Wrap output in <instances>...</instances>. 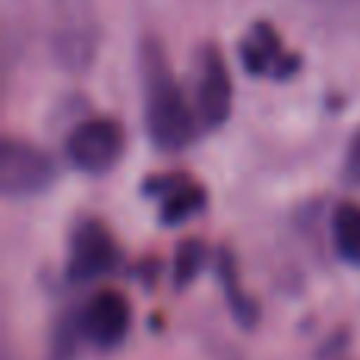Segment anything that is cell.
Masks as SVG:
<instances>
[{"mask_svg": "<svg viewBox=\"0 0 360 360\" xmlns=\"http://www.w3.org/2000/svg\"><path fill=\"white\" fill-rule=\"evenodd\" d=\"M143 95H146V130L162 152H184L196 139V114L186 105L158 41H146L143 54Z\"/></svg>", "mask_w": 360, "mask_h": 360, "instance_id": "obj_1", "label": "cell"}, {"mask_svg": "<svg viewBox=\"0 0 360 360\" xmlns=\"http://www.w3.org/2000/svg\"><path fill=\"white\" fill-rule=\"evenodd\" d=\"M124 130L111 117H92L82 120L67 136V158L82 174H105L124 155Z\"/></svg>", "mask_w": 360, "mask_h": 360, "instance_id": "obj_2", "label": "cell"}, {"mask_svg": "<svg viewBox=\"0 0 360 360\" xmlns=\"http://www.w3.org/2000/svg\"><path fill=\"white\" fill-rule=\"evenodd\" d=\"M130 300L117 291V288H101L82 304L79 316H76V329L92 348L111 351L130 332Z\"/></svg>", "mask_w": 360, "mask_h": 360, "instance_id": "obj_3", "label": "cell"}, {"mask_svg": "<svg viewBox=\"0 0 360 360\" xmlns=\"http://www.w3.org/2000/svg\"><path fill=\"white\" fill-rule=\"evenodd\" d=\"M54 180V162L38 146L22 139H6L0 149V186L10 199L44 193Z\"/></svg>", "mask_w": 360, "mask_h": 360, "instance_id": "obj_4", "label": "cell"}, {"mask_svg": "<svg viewBox=\"0 0 360 360\" xmlns=\"http://www.w3.org/2000/svg\"><path fill=\"white\" fill-rule=\"evenodd\" d=\"M120 253L117 243H114L111 231L101 221H82L73 231V240H70V262H67V275L70 281H98L101 275H108L117 266Z\"/></svg>", "mask_w": 360, "mask_h": 360, "instance_id": "obj_5", "label": "cell"}, {"mask_svg": "<svg viewBox=\"0 0 360 360\" xmlns=\"http://www.w3.org/2000/svg\"><path fill=\"white\" fill-rule=\"evenodd\" d=\"M231 73L224 57L215 48H202L199 54V79H196V111L205 127H221L231 117Z\"/></svg>", "mask_w": 360, "mask_h": 360, "instance_id": "obj_6", "label": "cell"}, {"mask_svg": "<svg viewBox=\"0 0 360 360\" xmlns=\"http://www.w3.org/2000/svg\"><path fill=\"white\" fill-rule=\"evenodd\" d=\"M240 63L250 76H291L300 60L281 48V38L272 25L256 22L240 44Z\"/></svg>", "mask_w": 360, "mask_h": 360, "instance_id": "obj_7", "label": "cell"}, {"mask_svg": "<svg viewBox=\"0 0 360 360\" xmlns=\"http://www.w3.org/2000/svg\"><path fill=\"white\" fill-rule=\"evenodd\" d=\"M146 193L162 196V221L165 224H180L186 218H193L205 205V190L196 184H190L186 177H155L146 184Z\"/></svg>", "mask_w": 360, "mask_h": 360, "instance_id": "obj_8", "label": "cell"}, {"mask_svg": "<svg viewBox=\"0 0 360 360\" xmlns=\"http://www.w3.org/2000/svg\"><path fill=\"white\" fill-rule=\"evenodd\" d=\"M332 243L348 266H360V205L342 202L332 212Z\"/></svg>", "mask_w": 360, "mask_h": 360, "instance_id": "obj_9", "label": "cell"}, {"mask_svg": "<svg viewBox=\"0 0 360 360\" xmlns=\"http://www.w3.org/2000/svg\"><path fill=\"white\" fill-rule=\"evenodd\" d=\"M202 262H205L202 240H184L174 253V285L186 288L199 272H202Z\"/></svg>", "mask_w": 360, "mask_h": 360, "instance_id": "obj_10", "label": "cell"}, {"mask_svg": "<svg viewBox=\"0 0 360 360\" xmlns=\"http://www.w3.org/2000/svg\"><path fill=\"white\" fill-rule=\"evenodd\" d=\"M221 278H224V285H228L224 291L231 294V307H234V313H237V316H247V313H243V310H247V300H243V297H240V291H237L234 266H231L228 256H221Z\"/></svg>", "mask_w": 360, "mask_h": 360, "instance_id": "obj_11", "label": "cell"}, {"mask_svg": "<svg viewBox=\"0 0 360 360\" xmlns=\"http://www.w3.org/2000/svg\"><path fill=\"white\" fill-rule=\"evenodd\" d=\"M345 180H348L354 190H360V133L351 139V146H348V158H345Z\"/></svg>", "mask_w": 360, "mask_h": 360, "instance_id": "obj_12", "label": "cell"}]
</instances>
